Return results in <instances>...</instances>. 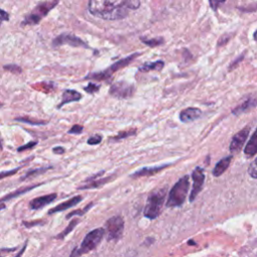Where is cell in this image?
<instances>
[{"mask_svg":"<svg viewBox=\"0 0 257 257\" xmlns=\"http://www.w3.org/2000/svg\"><path fill=\"white\" fill-rule=\"evenodd\" d=\"M128 0L125 1H107V0H91L88 2V11L105 20H118L127 16Z\"/></svg>","mask_w":257,"mask_h":257,"instance_id":"cell-1","label":"cell"},{"mask_svg":"<svg viewBox=\"0 0 257 257\" xmlns=\"http://www.w3.org/2000/svg\"><path fill=\"white\" fill-rule=\"evenodd\" d=\"M189 185V176H185L180 179L169 193V198L166 204L167 207L181 206L187 197Z\"/></svg>","mask_w":257,"mask_h":257,"instance_id":"cell-2","label":"cell"},{"mask_svg":"<svg viewBox=\"0 0 257 257\" xmlns=\"http://www.w3.org/2000/svg\"><path fill=\"white\" fill-rule=\"evenodd\" d=\"M166 193H167V189L162 188V189H159V190L153 192L149 196L147 205H146L145 211H144V215L147 218L153 220L159 216L161 209L163 207L164 201H165Z\"/></svg>","mask_w":257,"mask_h":257,"instance_id":"cell-3","label":"cell"},{"mask_svg":"<svg viewBox=\"0 0 257 257\" xmlns=\"http://www.w3.org/2000/svg\"><path fill=\"white\" fill-rule=\"evenodd\" d=\"M58 2L57 1H46L38 4L33 12L28 14L25 19L22 21L23 25H28V24H36L40 21L41 18H43Z\"/></svg>","mask_w":257,"mask_h":257,"instance_id":"cell-4","label":"cell"},{"mask_svg":"<svg viewBox=\"0 0 257 257\" xmlns=\"http://www.w3.org/2000/svg\"><path fill=\"white\" fill-rule=\"evenodd\" d=\"M103 235H104V230L102 228L94 229V230L90 231L88 234H86L80 247L77 248L79 254L88 253L89 251L93 250L99 244Z\"/></svg>","mask_w":257,"mask_h":257,"instance_id":"cell-5","label":"cell"},{"mask_svg":"<svg viewBox=\"0 0 257 257\" xmlns=\"http://www.w3.org/2000/svg\"><path fill=\"white\" fill-rule=\"evenodd\" d=\"M137 55H138V53L132 54V55L125 57V58H122V59H120V60L114 62L109 68H107V69H105V70H103V71L96 72V73H91V74L87 75V78H93V79H98V80L106 79V78L110 77V75H111L114 71H116V70H118V69H120V68H122V67L128 65V63H130L134 58H136Z\"/></svg>","mask_w":257,"mask_h":257,"instance_id":"cell-6","label":"cell"},{"mask_svg":"<svg viewBox=\"0 0 257 257\" xmlns=\"http://www.w3.org/2000/svg\"><path fill=\"white\" fill-rule=\"evenodd\" d=\"M105 230L107 234V240L118 239L123 231V220L119 216L109 218L105 223Z\"/></svg>","mask_w":257,"mask_h":257,"instance_id":"cell-7","label":"cell"},{"mask_svg":"<svg viewBox=\"0 0 257 257\" xmlns=\"http://www.w3.org/2000/svg\"><path fill=\"white\" fill-rule=\"evenodd\" d=\"M63 44H67V45L75 46V47H78V46H82V47H86V48L88 47V45L82 39H80L79 37H77L75 35L68 34V33L60 34L59 36L54 38L52 41L53 47H57V46H60Z\"/></svg>","mask_w":257,"mask_h":257,"instance_id":"cell-8","label":"cell"},{"mask_svg":"<svg viewBox=\"0 0 257 257\" xmlns=\"http://www.w3.org/2000/svg\"><path fill=\"white\" fill-rule=\"evenodd\" d=\"M134 90L135 87L132 84L125 81H118L110 86L109 93L117 98H127L133 95Z\"/></svg>","mask_w":257,"mask_h":257,"instance_id":"cell-9","label":"cell"},{"mask_svg":"<svg viewBox=\"0 0 257 257\" xmlns=\"http://www.w3.org/2000/svg\"><path fill=\"white\" fill-rule=\"evenodd\" d=\"M192 179H193V188L190 194V201L193 202L195 200V198L198 196V194L200 193V191L203 188V184H204V180H205V175H204V171L202 168H196L193 171L192 174Z\"/></svg>","mask_w":257,"mask_h":257,"instance_id":"cell-10","label":"cell"},{"mask_svg":"<svg viewBox=\"0 0 257 257\" xmlns=\"http://www.w3.org/2000/svg\"><path fill=\"white\" fill-rule=\"evenodd\" d=\"M249 131L250 130L247 126V127L242 128L240 132H238L237 134L234 135V137L232 138L231 144H230L231 153H238L242 149V147H243V145H244V143L247 140V137L249 135Z\"/></svg>","mask_w":257,"mask_h":257,"instance_id":"cell-11","label":"cell"},{"mask_svg":"<svg viewBox=\"0 0 257 257\" xmlns=\"http://www.w3.org/2000/svg\"><path fill=\"white\" fill-rule=\"evenodd\" d=\"M56 197H57V195L55 193H53V194H48L45 196L35 198L29 203V207H30V209H33V210L41 209V208L45 207L46 205L52 203L56 199Z\"/></svg>","mask_w":257,"mask_h":257,"instance_id":"cell-12","label":"cell"},{"mask_svg":"<svg viewBox=\"0 0 257 257\" xmlns=\"http://www.w3.org/2000/svg\"><path fill=\"white\" fill-rule=\"evenodd\" d=\"M81 200H82V197H81V196H75V197H73V198H71V199H69V200H67V201H65V202H63V203H60V204L57 205L56 207L50 209V210L48 211V214H53V213H56V212L64 211V210H66V209H68V208H70V207L75 206V205L78 204Z\"/></svg>","mask_w":257,"mask_h":257,"instance_id":"cell-13","label":"cell"},{"mask_svg":"<svg viewBox=\"0 0 257 257\" xmlns=\"http://www.w3.org/2000/svg\"><path fill=\"white\" fill-rule=\"evenodd\" d=\"M200 115H201V110L199 108L188 107L181 111L180 119L183 122H188V121H192V120L198 118Z\"/></svg>","mask_w":257,"mask_h":257,"instance_id":"cell-14","label":"cell"},{"mask_svg":"<svg viewBox=\"0 0 257 257\" xmlns=\"http://www.w3.org/2000/svg\"><path fill=\"white\" fill-rule=\"evenodd\" d=\"M81 99V94L73 89H65L62 93V100L59 103L58 107H61L62 105L68 103V102H72V101H78Z\"/></svg>","mask_w":257,"mask_h":257,"instance_id":"cell-15","label":"cell"},{"mask_svg":"<svg viewBox=\"0 0 257 257\" xmlns=\"http://www.w3.org/2000/svg\"><path fill=\"white\" fill-rule=\"evenodd\" d=\"M244 153L247 158H251L257 154V128L255 130L251 139L247 143V145L244 149Z\"/></svg>","mask_w":257,"mask_h":257,"instance_id":"cell-16","label":"cell"},{"mask_svg":"<svg viewBox=\"0 0 257 257\" xmlns=\"http://www.w3.org/2000/svg\"><path fill=\"white\" fill-rule=\"evenodd\" d=\"M257 105V98L256 97H250L248 99H246L243 103H241L239 106H237L236 108L233 109V113L234 114H240L243 113L249 109H251L252 107Z\"/></svg>","mask_w":257,"mask_h":257,"instance_id":"cell-17","label":"cell"},{"mask_svg":"<svg viewBox=\"0 0 257 257\" xmlns=\"http://www.w3.org/2000/svg\"><path fill=\"white\" fill-rule=\"evenodd\" d=\"M231 160H232V156H229V157H226V158H223L222 160H220L216 164V166L213 170V175L215 177H219L220 175H222L227 170V168L229 167V165L231 163Z\"/></svg>","mask_w":257,"mask_h":257,"instance_id":"cell-18","label":"cell"},{"mask_svg":"<svg viewBox=\"0 0 257 257\" xmlns=\"http://www.w3.org/2000/svg\"><path fill=\"white\" fill-rule=\"evenodd\" d=\"M38 186H39V184H36V185H33V186H29V187L20 188V189H18V190H16V191H14V192H12V193L6 195L5 197L1 198V199H0V204H2V203L5 202V201H8V200H10V199H13V198H15V197H18L19 195H22L23 193H26V192H28V191H30V190H32V189L38 187Z\"/></svg>","mask_w":257,"mask_h":257,"instance_id":"cell-19","label":"cell"},{"mask_svg":"<svg viewBox=\"0 0 257 257\" xmlns=\"http://www.w3.org/2000/svg\"><path fill=\"white\" fill-rule=\"evenodd\" d=\"M168 165L165 166H160V167H154V168H144L138 172H136L135 174L132 175V177L137 178V177H142V176H148V175H153L154 173H157L159 171H161L163 168L167 167Z\"/></svg>","mask_w":257,"mask_h":257,"instance_id":"cell-20","label":"cell"},{"mask_svg":"<svg viewBox=\"0 0 257 257\" xmlns=\"http://www.w3.org/2000/svg\"><path fill=\"white\" fill-rule=\"evenodd\" d=\"M164 67V62L162 60H158L152 63H146L144 66L140 68L142 71H149V70H161Z\"/></svg>","mask_w":257,"mask_h":257,"instance_id":"cell-21","label":"cell"},{"mask_svg":"<svg viewBox=\"0 0 257 257\" xmlns=\"http://www.w3.org/2000/svg\"><path fill=\"white\" fill-rule=\"evenodd\" d=\"M107 181H109V179H100V180H98V181H93V182H91V183H89V184H86V185H84V186H81V187H79L78 189L83 190V189H93V188H97V187H100V186H102L103 184H105Z\"/></svg>","mask_w":257,"mask_h":257,"instance_id":"cell-22","label":"cell"},{"mask_svg":"<svg viewBox=\"0 0 257 257\" xmlns=\"http://www.w3.org/2000/svg\"><path fill=\"white\" fill-rule=\"evenodd\" d=\"M141 40H142L145 44H147V45H149V46H151V47H155V46L161 45V44L164 42L163 38H145V37H142Z\"/></svg>","mask_w":257,"mask_h":257,"instance_id":"cell-23","label":"cell"},{"mask_svg":"<svg viewBox=\"0 0 257 257\" xmlns=\"http://www.w3.org/2000/svg\"><path fill=\"white\" fill-rule=\"evenodd\" d=\"M78 223V220H72L70 223H69V225L60 233V234H58L57 236H56V238L57 239H61V238H64L68 233H70L72 230H73V228L76 226V224Z\"/></svg>","mask_w":257,"mask_h":257,"instance_id":"cell-24","label":"cell"},{"mask_svg":"<svg viewBox=\"0 0 257 257\" xmlns=\"http://www.w3.org/2000/svg\"><path fill=\"white\" fill-rule=\"evenodd\" d=\"M15 120L17 121H22V122H26V123H30V124H46L47 121L46 120H36V119H31L28 117H17L15 118Z\"/></svg>","mask_w":257,"mask_h":257,"instance_id":"cell-25","label":"cell"},{"mask_svg":"<svg viewBox=\"0 0 257 257\" xmlns=\"http://www.w3.org/2000/svg\"><path fill=\"white\" fill-rule=\"evenodd\" d=\"M248 174L252 178L257 179V158L250 164V166L248 168Z\"/></svg>","mask_w":257,"mask_h":257,"instance_id":"cell-26","label":"cell"},{"mask_svg":"<svg viewBox=\"0 0 257 257\" xmlns=\"http://www.w3.org/2000/svg\"><path fill=\"white\" fill-rule=\"evenodd\" d=\"M98 89H99V85H97V84H95V83H92V82L88 83V84L84 87V90H85L86 92H88V93H93V92L97 91Z\"/></svg>","mask_w":257,"mask_h":257,"instance_id":"cell-27","label":"cell"},{"mask_svg":"<svg viewBox=\"0 0 257 257\" xmlns=\"http://www.w3.org/2000/svg\"><path fill=\"white\" fill-rule=\"evenodd\" d=\"M47 169H48V168H41V169H35V170H31V171H29V172H28V173L25 175L24 179H26V178H28V177L36 176L37 174H41V173L45 172Z\"/></svg>","mask_w":257,"mask_h":257,"instance_id":"cell-28","label":"cell"},{"mask_svg":"<svg viewBox=\"0 0 257 257\" xmlns=\"http://www.w3.org/2000/svg\"><path fill=\"white\" fill-rule=\"evenodd\" d=\"M91 206H92V204H89V205H88V206H86L83 210H76V211H73V212L69 213V214L67 215V217H66V218H67V219H69L71 216H74V215H83V214H84V213H85V212H86V211H87Z\"/></svg>","mask_w":257,"mask_h":257,"instance_id":"cell-29","label":"cell"},{"mask_svg":"<svg viewBox=\"0 0 257 257\" xmlns=\"http://www.w3.org/2000/svg\"><path fill=\"white\" fill-rule=\"evenodd\" d=\"M101 142V136L99 135H95V136H92L90 137L88 140H87V144L88 145H97Z\"/></svg>","mask_w":257,"mask_h":257,"instance_id":"cell-30","label":"cell"},{"mask_svg":"<svg viewBox=\"0 0 257 257\" xmlns=\"http://www.w3.org/2000/svg\"><path fill=\"white\" fill-rule=\"evenodd\" d=\"M136 133V131H127V132H122V133H119L117 136H115L113 138V140H119V139H123V138H126V137H130L132 135H134Z\"/></svg>","mask_w":257,"mask_h":257,"instance_id":"cell-31","label":"cell"},{"mask_svg":"<svg viewBox=\"0 0 257 257\" xmlns=\"http://www.w3.org/2000/svg\"><path fill=\"white\" fill-rule=\"evenodd\" d=\"M19 170H20V168H16V169H13V170H11V171H5V172L0 173V180L6 178V177H8V176H12V175L16 174Z\"/></svg>","mask_w":257,"mask_h":257,"instance_id":"cell-32","label":"cell"},{"mask_svg":"<svg viewBox=\"0 0 257 257\" xmlns=\"http://www.w3.org/2000/svg\"><path fill=\"white\" fill-rule=\"evenodd\" d=\"M82 131H83V126H82V125L74 124V125L68 131V134H75V135H78V134H80Z\"/></svg>","mask_w":257,"mask_h":257,"instance_id":"cell-33","label":"cell"},{"mask_svg":"<svg viewBox=\"0 0 257 257\" xmlns=\"http://www.w3.org/2000/svg\"><path fill=\"white\" fill-rule=\"evenodd\" d=\"M36 144H37L36 142H30V143H28V144H26V145H24V146L18 148V152H21V151H24V150H27V149H31V148H33Z\"/></svg>","mask_w":257,"mask_h":257,"instance_id":"cell-34","label":"cell"},{"mask_svg":"<svg viewBox=\"0 0 257 257\" xmlns=\"http://www.w3.org/2000/svg\"><path fill=\"white\" fill-rule=\"evenodd\" d=\"M230 39V36L228 34H225L223 35L220 39H219V42H218V45H225Z\"/></svg>","mask_w":257,"mask_h":257,"instance_id":"cell-35","label":"cell"},{"mask_svg":"<svg viewBox=\"0 0 257 257\" xmlns=\"http://www.w3.org/2000/svg\"><path fill=\"white\" fill-rule=\"evenodd\" d=\"M8 20H9V14L4 10L0 9V21H8Z\"/></svg>","mask_w":257,"mask_h":257,"instance_id":"cell-36","label":"cell"},{"mask_svg":"<svg viewBox=\"0 0 257 257\" xmlns=\"http://www.w3.org/2000/svg\"><path fill=\"white\" fill-rule=\"evenodd\" d=\"M4 68H5V69H8V70H11V71H13V72H16V71L20 72V71H21V69H20L18 66H16L15 64H13V65H5Z\"/></svg>","mask_w":257,"mask_h":257,"instance_id":"cell-37","label":"cell"},{"mask_svg":"<svg viewBox=\"0 0 257 257\" xmlns=\"http://www.w3.org/2000/svg\"><path fill=\"white\" fill-rule=\"evenodd\" d=\"M15 248H4V249H1L0 250V257H4L5 255L8 254V252H11V251H14Z\"/></svg>","mask_w":257,"mask_h":257,"instance_id":"cell-38","label":"cell"},{"mask_svg":"<svg viewBox=\"0 0 257 257\" xmlns=\"http://www.w3.org/2000/svg\"><path fill=\"white\" fill-rule=\"evenodd\" d=\"M43 222H41L40 220H37L36 222H23V224L26 226V227H31V226H34L36 224H42Z\"/></svg>","mask_w":257,"mask_h":257,"instance_id":"cell-39","label":"cell"},{"mask_svg":"<svg viewBox=\"0 0 257 257\" xmlns=\"http://www.w3.org/2000/svg\"><path fill=\"white\" fill-rule=\"evenodd\" d=\"M69 257H81V254H79L77 248H74V249L72 250V252H71V254H70Z\"/></svg>","mask_w":257,"mask_h":257,"instance_id":"cell-40","label":"cell"},{"mask_svg":"<svg viewBox=\"0 0 257 257\" xmlns=\"http://www.w3.org/2000/svg\"><path fill=\"white\" fill-rule=\"evenodd\" d=\"M53 152L55 154H63L64 153V149L61 148V147H57V148H54L53 149Z\"/></svg>","mask_w":257,"mask_h":257,"instance_id":"cell-41","label":"cell"},{"mask_svg":"<svg viewBox=\"0 0 257 257\" xmlns=\"http://www.w3.org/2000/svg\"><path fill=\"white\" fill-rule=\"evenodd\" d=\"M221 3H222V2H216V1H213V2H212V1H210V4L212 5V7H213L214 10H216V9H217V6L220 5Z\"/></svg>","mask_w":257,"mask_h":257,"instance_id":"cell-42","label":"cell"},{"mask_svg":"<svg viewBox=\"0 0 257 257\" xmlns=\"http://www.w3.org/2000/svg\"><path fill=\"white\" fill-rule=\"evenodd\" d=\"M25 248H26V246H25V245H24V247H23V248H22V250H21V251H20V252H19V254H18V255H17V256H15V257H20V256H21V255H22V253H23V252H24V250H25Z\"/></svg>","mask_w":257,"mask_h":257,"instance_id":"cell-43","label":"cell"},{"mask_svg":"<svg viewBox=\"0 0 257 257\" xmlns=\"http://www.w3.org/2000/svg\"><path fill=\"white\" fill-rule=\"evenodd\" d=\"M254 39H255V41L257 42V30L254 32Z\"/></svg>","mask_w":257,"mask_h":257,"instance_id":"cell-44","label":"cell"},{"mask_svg":"<svg viewBox=\"0 0 257 257\" xmlns=\"http://www.w3.org/2000/svg\"><path fill=\"white\" fill-rule=\"evenodd\" d=\"M4 208H5V205L4 204H0V210H2Z\"/></svg>","mask_w":257,"mask_h":257,"instance_id":"cell-45","label":"cell"},{"mask_svg":"<svg viewBox=\"0 0 257 257\" xmlns=\"http://www.w3.org/2000/svg\"><path fill=\"white\" fill-rule=\"evenodd\" d=\"M0 149H2V144H1V139H0Z\"/></svg>","mask_w":257,"mask_h":257,"instance_id":"cell-46","label":"cell"},{"mask_svg":"<svg viewBox=\"0 0 257 257\" xmlns=\"http://www.w3.org/2000/svg\"><path fill=\"white\" fill-rule=\"evenodd\" d=\"M0 107H2V103H0Z\"/></svg>","mask_w":257,"mask_h":257,"instance_id":"cell-47","label":"cell"},{"mask_svg":"<svg viewBox=\"0 0 257 257\" xmlns=\"http://www.w3.org/2000/svg\"><path fill=\"white\" fill-rule=\"evenodd\" d=\"M0 24H1V21H0Z\"/></svg>","mask_w":257,"mask_h":257,"instance_id":"cell-48","label":"cell"}]
</instances>
